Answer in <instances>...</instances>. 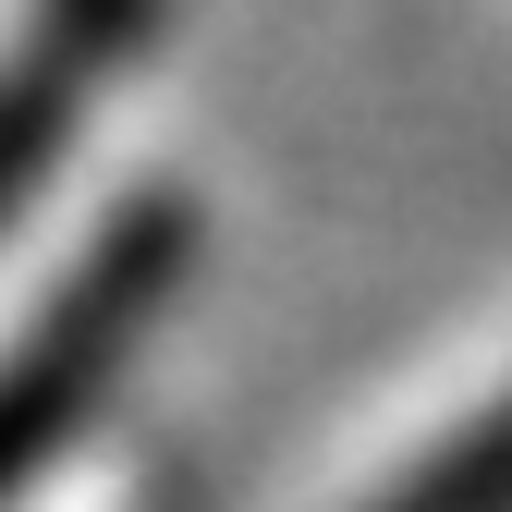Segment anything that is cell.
I'll list each match as a JSON object with an SVG mask.
<instances>
[{"mask_svg": "<svg viewBox=\"0 0 512 512\" xmlns=\"http://www.w3.org/2000/svg\"><path fill=\"white\" fill-rule=\"evenodd\" d=\"M366 512H512V391L488 415H464L415 476H391Z\"/></svg>", "mask_w": 512, "mask_h": 512, "instance_id": "obj_3", "label": "cell"}, {"mask_svg": "<svg viewBox=\"0 0 512 512\" xmlns=\"http://www.w3.org/2000/svg\"><path fill=\"white\" fill-rule=\"evenodd\" d=\"M183 256H196V208L183 196H122L49 269V293L13 317V342H0V488H25L61 439L110 403V378L159 330Z\"/></svg>", "mask_w": 512, "mask_h": 512, "instance_id": "obj_1", "label": "cell"}, {"mask_svg": "<svg viewBox=\"0 0 512 512\" xmlns=\"http://www.w3.org/2000/svg\"><path fill=\"white\" fill-rule=\"evenodd\" d=\"M171 0H25L0 25V220H13L49 159L74 147L86 98H110V74L147 49V25Z\"/></svg>", "mask_w": 512, "mask_h": 512, "instance_id": "obj_2", "label": "cell"}]
</instances>
